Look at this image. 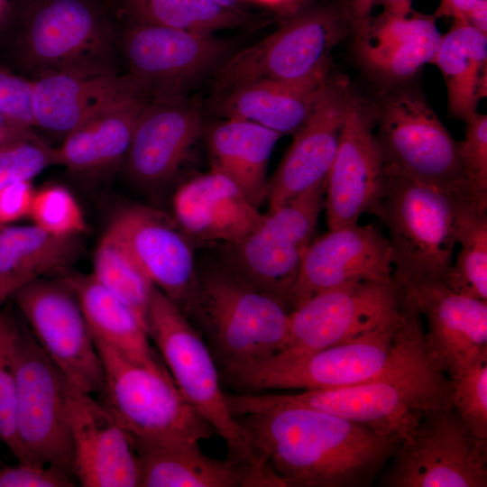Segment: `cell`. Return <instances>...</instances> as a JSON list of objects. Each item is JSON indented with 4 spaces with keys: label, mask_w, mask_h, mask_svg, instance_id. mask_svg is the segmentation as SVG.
I'll use <instances>...</instances> for the list:
<instances>
[{
    "label": "cell",
    "mask_w": 487,
    "mask_h": 487,
    "mask_svg": "<svg viewBox=\"0 0 487 487\" xmlns=\"http://www.w3.org/2000/svg\"><path fill=\"white\" fill-rule=\"evenodd\" d=\"M255 461L276 487H367L400 441L369 427L302 407L234 417Z\"/></svg>",
    "instance_id": "6da1fadb"
},
{
    "label": "cell",
    "mask_w": 487,
    "mask_h": 487,
    "mask_svg": "<svg viewBox=\"0 0 487 487\" xmlns=\"http://www.w3.org/2000/svg\"><path fill=\"white\" fill-rule=\"evenodd\" d=\"M451 379L426 348L391 372L366 382L294 393L228 392L232 414L302 407L363 424L383 437L401 439L427 412L452 406Z\"/></svg>",
    "instance_id": "7a4b0ae2"
},
{
    "label": "cell",
    "mask_w": 487,
    "mask_h": 487,
    "mask_svg": "<svg viewBox=\"0 0 487 487\" xmlns=\"http://www.w3.org/2000/svg\"><path fill=\"white\" fill-rule=\"evenodd\" d=\"M107 0H26L0 37V63L35 80L62 72H121Z\"/></svg>",
    "instance_id": "3957f363"
},
{
    "label": "cell",
    "mask_w": 487,
    "mask_h": 487,
    "mask_svg": "<svg viewBox=\"0 0 487 487\" xmlns=\"http://www.w3.org/2000/svg\"><path fill=\"white\" fill-rule=\"evenodd\" d=\"M400 317L349 342L287 361L262 359L220 372L236 393L311 391L355 385L378 378L425 349L422 318L401 297Z\"/></svg>",
    "instance_id": "277c9868"
},
{
    "label": "cell",
    "mask_w": 487,
    "mask_h": 487,
    "mask_svg": "<svg viewBox=\"0 0 487 487\" xmlns=\"http://www.w3.org/2000/svg\"><path fill=\"white\" fill-rule=\"evenodd\" d=\"M386 171L383 193L370 214L387 228L395 285L443 282L453 264L463 213L472 206L487 205V194L450 192Z\"/></svg>",
    "instance_id": "5b68a950"
},
{
    "label": "cell",
    "mask_w": 487,
    "mask_h": 487,
    "mask_svg": "<svg viewBox=\"0 0 487 487\" xmlns=\"http://www.w3.org/2000/svg\"><path fill=\"white\" fill-rule=\"evenodd\" d=\"M289 310L222 263L198 268L184 313L208 346L219 372L272 356L286 344Z\"/></svg>",
    "instance_id": "8992f818"
},
{
    "label": "cell",
    "mask_w": 487,
    "mask_h": 487,
    "mask_svg": "<svg viewBox=\"0 0 487 487\" xmlns=\"http://www.w3.org/2000/svg\"><path fill=\"white\" fill-rule=\"evenodd\" d=\"M368 109L387 169L450 192L487 193L468 180L457 142L418 89L392 85L379 93Z\"/></svg>",
    "instance_id": "52a82bcc"
},
{
    "label": "cell",
    "mask_w": 487,
    "mask_h": 487,
    "mask_svg": "<svg viewBox=\"0 0 487 487\" xmlns=\"http://www.w3.org/2000/svg\"><path fill=\"white\" fill-rule=\"evenodd\" d=\"M104 371L98 400L134 443L209 439V423L183 397L170 372L136 363L94 340Z\"/></svg>",
    "instance_id": "ba28073f"
},
{
    "label": "cell",
    "mask_w": 487,
    "mask_h": 487,
    "mask_svg": "<svg viewBox=\"0 0 487 487\" xmlns=\"http://www.w3.org/2000/svg\"><path fill=\"white\" fill-rule=\"evenodd\" d=\"M146 329L183 397L225 441L227 457L257 464L231 413L218 366L205 340L183 312L154 286Z\"/></svg>",
    "instance_id": "9c48e42d"
},
{
    "label": "cell",
    "mask_w": 487,
    "mask_h": 487,
    "mask_svg": "<svg viewBox=\"0 0 487 487\" xmlns=\"http://www.w3.org/2000/svg\"><path fill=\"white\" fill-rule=\"evenodd\" d=\"M349 33L331 8L300 13L262 40L230 55L216 72L214 91L260 81L304 82L328 78L332 50Z\"/></svg>",
    "instance_id": "30bf717a"
},
{
    "label": "cell",
    "mask_w": 487,
    "mask_h": 487,
    "mask_svg": "<svg viewBox=\"0 0 487 487\" xmlns=\"http://www.w3.org/2000/svg\"><path fill=\"white\" fill-rule=\"evenodd\" d=\"M14 364L20 463L51 466L73 476L69 382L19 318Z\"/></svg>",
    "instance_id": "8fae6325"
},
{
    "label": "cell",
    "mask_w": 487,
    "mask_h": 487,
    "mask_svg": "<svg viewBox=\"0 0 487 487\" xmlns=\"http://www.w3.org/2000/svg\"><path fill=\"white\" fill-rule=\"evenodd\" d=\"M383 487H486L487 439L452 407L425 414L400 439L380 475Z\"/></svg>",
    "instance_id": "7c38bea8"
},
{
    "label": "cell",
    "mask_w": 487,
    "mask_h": 487,
    "mask_svg": "<svg viewBox=\"0 0 487 487\" xmlns=\"http://www.w3.org/2000/svg\"><path fill=\"white\" fill-rule=\"evenodd\" d=\"M326 180L263 215L241 242L225 244L222 264L253 289L289 310L291 289L303 256L315 239L324 208Z\"/></svg>",
    "instance_id": "4fadbf2b"
},
{
    "label": "cell",
    "mask_w": 487,
    "mask_h": 487,
    "mask_svg": "<svg viewBox=\"0 0 487 487\" xmlns=\"http://www.w3.org/2000/svg\"><path fill=\"white\" fill-rule=\"evenodd\" d=\"M232 46L211 33L117 23L119 66L151 98L186 96L195 83L217 71Z\"/></svg>",
    "instance_id": "5bb4252c"
},
{
    "label": "cell",
    "mask_w": 487,
    "mask_h": 487,
    "mask_svg": "<svg viewBox=\"0 0 487 487\" xmlns=\"http://www.w3.org/2000/svg\"><path fill=\"white\" fill-rule=\"evenodd\" d=\"M400 308L394 281L359 280L326 289L289 311L286 344L268 358L287 361L349 342L396 321Z\"/></svg>",
    "instance_id": "9a60e30c"
},
{
    "label": "cell",
    "mask_w": 487,
    "mask_h": 487,
    "mask_svg": "<svg viewBox=\"0 0 487 487\" xmlns=\"http://www.w3.org/2000/svg\"><path fill=\"white\" fill-rule=\"evenodd\" d=\"M34 338L67 381L99 397L103 365L77 296L58 277L34 279L11 297Z\"/></svg>",
    "instance_id": "2e32d148"
},
{
    "label": "cell",
    "mask_w": 487,
    "mask_h": 487,
    "mask_svg": "<svg viewBox=\"0 0 487 487\" xmlns=\"http://www.w3.org/2000/svg\"><path fill=\"white\" fill-rule=\"evenodd\" d=\"M372 126L368 107L351 93L326 183L324 207L329 230L356 224L383 193L387 171Z\"/></svg>",
    "instance_id": "e0dca14e"
},
{
    "label": "cell",
    "mask_w": 487,
    "mask_h": 487,
    "mask_svg": "<svg viewBox=\"0 0 487 487\" xmlns=\"http://www.w3.org/2000/svg\"><path fill=\"white\" fill-rule=\"evenodd\" d=\"M145 274L185 313L195 289L198 267L192 242L168 214L143 205L120 209L108 227Z\"/></svg>",
    "instance_id": "ac0fdd59"
},
{
    "label": "cell",
    "mask_w": 487,
    "mask_h": 487,
    "mask_svg": "<svg viewBox=\"0 0 487 487\" xmlns=\"http://www.w3.org/2000/svg\"><path fill=\"white\" fill-rule=\"evenodd\" d=\"M359 280L393 281L387 237L372 225L329 230L307 249L290 292L289 311L326 289Z\"/></svg>",
    "instance_id": "d6986e66"
},
{
    "label": "cell",
    "mask_w": 487,
    "mask_h": 487,
    "mask_svg": "<svg viewBox=\"0 0 487 487\" xmlns=\"http://www.w3.org/2000/svg\"><path fill=\"white\" fill-rule=\"evenodd\" d=\"M68 410L72 473L78 482L84 487H139L133 444L107 408L69 382Z\"/></svg>",
    "instance_id": "ffe728a7"
},
{
    "label": "cell",
    "mask_w": 487,
    "mask_h": 487,
    "mask_svg": "<svg viewBox=\"0 0 487 487\" xmlns=\"http://www.w3.org/2000/svg\"><path fill=\"white\" fill-rule=\"evenodd\" d=\"M201 131V112L186 96L150 98L122 168L141 188L163 186L178 172Z\"/></svg>",
    "instance_id": "44dd1931"
},
{
    "label": "cell",
    "mask_w": 487,
    "mask_h": 487,
    "mask_svg": "<svg viewBox=\"0 0 487 487\" xmlns=\"http://www.w3.org/2000/svg\"><path fill=\"white\" fill-rule=\"evenodd\" d=\"M150 96L126 74L112 93L56 151V163L82 178H98L122 167L138 119Z\"/></svg>",
    "instance_id": "7402d4cb"
},
{
    "label": "cell",
    "mask_w": 487,
    "mask_h": 487,
    "mask_svg": "<svg viewBox=\"0 0 487 487\" xmlns=\"http://www.w3.org/2000/svg\"><path fill=\"white\" fill-rule=\"evenodd\" d=\"M399 290L426 317L427 354L450 379L487 350V301L458 294L437 280Z\"/></svg>",
    "instance_id": "603a6c76"
},
{
    "label": "cell",
    "mask_w": 487,
    "mask_h": 487,
    "mask_svg": "<svg viewBox=\"0 0 487 487\" xmlns=\"http://www.w3.org/2000/svg\"><path fill=\"white\" fill-rule=\"evenodd\" d=\"M350 94L346 83L331 81L313 114L293 134L292 142L269 179L268 211L326 180Z\"/></svg>",
    "instance_id": "cb8c5ba5"
},
{
    "label": "cell",
    "mask_w": 487,
    "mask_h": 487,
    "mask_svg": "<svg viewBox=\"0 0 487 487\" xmlns=\"http://www.w3.org/2000/svg\"><path fill=\"white\" fill-rule=\"evenodd\" d=\"M173 217L191 242H241L263 215L228 177L211 170L180 185L172 199Z\"/></svg>",
    "instance_id": "d4e9b609"
},
{
    "label": "cell",
    "mask_w": 487,
    "mask_h": 487,
    "mask_svg": "<svg viewBox=\"0 0 487 487\" xmlns=\"http://www.w3.org/2000/svg\"><path fill=\"white\" fill-rule=\"evenodd\" d=\"M139 487H275L251 463L207 456L195 441L134 443Z\"/></svg>",
    "instance_id": "484cf974"
},
{
    "label": "cell",
    "mask_w": 487,
    "mask_h": 487,
    "mask_svg": "<svg viewBox=\"0 0 487 487\" xmlns=\"http://www.w3.org/2000/svg\"><path fill=\"white\" fill-rule=\"evenodd\" d=\"M409 7L389 8L379 19L363 26L356 41L364 67L392 85L405 83L431 63L441 37L433 17L408 16Z\"/></svg>",
    "instance_id": "4316f807"
},
{
    "label": "cell",
    "mask_w": 487,
    "mask_h": 487,
    "mask_svg": "<svg viewBox=\"0 0 487 487\" xmlns=\"http://www.w3.org/2000/svg\"><path fill=\"white\" fill-rule=\"evenodd\" d=\"M331 80L260 81L219 96L217 113L225 118L258 124L281 135L294 134L310 117Z\"/></svg>",
    "instance_id": "83f0119b"
},
{
    "label": "cell",
    "mask_w": 487,
    "mask_h": 487,
    "mask_svg": "<svg viewBox=\"0 0 487 487\" xmlns=\"http://www.w3.org/2000/svg\"><path fill=\"white\" fill-rule=\"evenodd\" d=\"M59 278L77 296L94 340L106 344L136 363L169 372L152 347L144 325L129 306L92 274L68 271Z\"/></svg>",
    "instance_id": "f1b7e54d"
},
{
    "label": "cell",
    "mask_w": 487,
    "mask_h": 487,
    "mask_svg": "<svg viewBox=\"0 0 487 487\" xmlns=\"http://www.w3.org/2000/svg\"><path fill=\"white\" fill-rule=\"evenodd\" d=\"M281 136L253 122L225 118L208 133L211 170L232 179L259 208L267 199L269 160Z\"/></svg>",
    "instance_id": "f546056e"
},
{
    "label": "cell",
    "mask_w": 487,
    "mask_h": 487,
    "mask_svg": "<svg viewBox=\"0 0 487 487\" xmlns=\"http://www.w3.org/2000/svg\"><path fill=\"white\" fill-rule=\"evenodd\" d=\"M120 78L121 72H62L32 80L34 127L63 141L112 93Z\"/></svg>",
    "instance_id": "4dcf8cb0"
},
{
    "label": "cell",
    "mask_w": 487,
    "mask_h": 487,
    "mask_svg": "<svg viewBox=\"0 0 487 487\" xmlns=\"http://www.w3.org/2000/svg\"><path fill=\"white\" fill-rule=\"evenodd\" d=\"M441 71L449 114L465 122L477 113L487 92V34L467 21L455 19L441 37L431 61Z\"/></svg>",
    "instance_id": "1f68e13d"
},
{
    "label": "cell",
    "mask_w": 487,
    "mask_h": 487,
    "mask_svg": "<svg viewBox=\"0 0 487 487\" xmlns=\"http://www.w3.org/2000/svg\"><path fill=\"white\" fill-rule=\"evenodd\" d=\"M81 253L78 236H57L34 224L0 226V283L17 290L34 279L61 276Z\"/></svg>",
    "instance_id": "d6a6232c"
},
{
    "label": "cell",
    "mask_w": 487,
    "mask_h": 487,
    "mask_svg": "<svg viewBox=\"0 0 487 487\" xmlns=\"http://www.w3.org/2000/svg\"><path fill=\"white\" fill-rule=\"evenodd\" d=\"M117 23L211 33L244 26L250 16L213 0H107Z\"/></svg>",
    "instance_id": "836d02e7"
},
{
    "label": "cell",
    "mask_w": 487,
    "mask_h": 487,
    "mask_svg": "<svg viewBox=\"0 0 487 487\" xmlns=\"http://www.w3.org/2000/svg\"><path fill=\"white\" fill-rule=\"evenodd\" d=\"M91 274L129 306L146 328V316L154 285L126 247L108 230L95 250Z\"/></svg>",
    "instance_id": "e575fe53"
},
{
    "label": "cell",
    "mask_w": 487,
    "mask_h": 487,
    "mask_svg": "<svg viewBox=\"0 0 487 487\" xmlns=\"http://www.w3.org/2000/svg\"><path fill=\"white\" fill-rule=\"evenodd\" d=\"M455 263L443 280L453 291L487 301V206H472L462 215Z\"/></svg>",
    "instance_id": "d590c367"
},
{
    "label": "cell",
    "mask_w": 487,
    "mask_h": 487,
    "mask_svg": "<svg viewBox=\"0 0 487 487\" xmlns=\"http://www.w3.org/2000/svg\"><path fill=\"white\" fill-rule=\"evenodd\" d=\"M18 317L10 306L0 307V442L22 460L16 431V379L14 342Z\"/></svg>",
    "instance_id": "8d00e7d4"
},
{
    "label": "cell",
    "mask_w": 487,
    "mask_h": 487,
    "mask_svg": "<svg viewBox=\"0 0 487 487\" xmlns=\"http://www.w3.org/2000/svg\"><path fill=\"white\" fill-rule=\"evenodd\" d=\"M28 217L35 225L57 236H79L87 230L78 200L68 188L60 184L35 189Z\"/></svg>",
    "instance_id": "74e56055"
},
{
    "label": "cell",
    "mask_w": 487,
    "mask_h": 487,
    "mask_svg": "<svg viewBox=\"0 0 487 487\" xmlns=\"http://www.w3.org/2000/svg\"><path fill=\"white\" fill-rule=\"evenodd\" d=\"M56 163L55 147L31 130L0 143V188L31 181Z\"/></svg>",
    "instance_id": "f35d334b"
},
{
    "label": "cell",
    "mask_w": 487,
    "mask_h": 487,
    "mask_svg": "<svg viewBox=\"0 0 487 487\" xmlns=\"http://www.w3.org/2000/svg\"><path fill=\"white\" fill-rule=\"evenodd\" d=\"M451 381L452 407L476 436L487 439V350Z\"/></svg>",
    "instance_id": "ab89813d"
},
{
    "label": "cell",
    "mask_w": 487,
    "mask_h": 487,
    "mask_svg": "<svg viewBox=\"0 0 487 487\" xmlns=\"http://www.w3.org/2000/svg\"><path fill=\"white\" fill-rule=\"evenodd\" d=\"M464 123V138L457 142L459 160L468 180L487 190V116L477 112Z\"/></svg>",
    "instance_id": "60d3db41"
},
{
    "label": "cell",
    "mask_w": 487,
    "mask_h": 487,
    "mask_svg": "<svg viewBox=\"0 0 487 487\" xmlns=\"http://www.w3.org/2000/svg\"><path fill=\"white\" fill-rule=\"evenodd\" d=\"M32 81L0 63V115L23 128L34 127Z\"/></svg>",
    "instance_id": "b9f144b4"
},
{
    "label": "cell",
    "mask_w": 487,
    "mask_h": 487,
    "mask_svg": "<svg viewBox=\"0 0 487 487\" xmlns=\"http://www.w3.org/2000/svg\"><path fill=\"white\" fill-rule=\"evenodd\" d=\"M70 474L51 466L18 463L0 468V487H72Z\"/></svg>",
    "instance_id": "7bdbcfd3"
},
{
    "label": "cell",
    "mask_w": 487,
    "mask_h": 487,
    "mask_svg": "<svg viewBox=\"0 0 487 487\" xmlns=\"http://www.w3.org/2000/svg\"><path fill=\"white\" fill-rule=\"evenodd\" d=\"M34 191L31 181L12 183L0 188V226L29 216Z\"/></svg>",
    "instance_id": "ee69618b"
},
{
    "label": "cell",
    "mask_w": 487,
    "mask_h": 487,
    "mask_svg": "<svg viewBox=\"0 0 487 487\" xmlns=\"http://www.w3.org/2000/svg\"><path fill=\"white\" fill-rule=\"evenodd\" d=\"M481 0H441L436 15H449L457 20L466 21L473 7Z\"/></svg>",
    "instance_id": "f6af8a7d"
},
{
    "label": "cell",
    "mask_w": 487,
    "mask_h": 487,
    "mask_svg": "<svg viewBox=\"0 0 487 487\" xmlns=\"http://www.w3.org/2000/svg\"><path fill=\"white\" fill-rule=\"evenodd\" d=\"M26 0H0V37L20 13Z\"/></svg>",
    "instance_id": "bcb514c9"
},
{
    "label": "cell",
    "mask_w": 487,
    "mask_h": 487,
    "mask_svg": "<svg viewBox=\"0 0 487 487\" xmlns=\"http://www.w3.org/2000/svg\"><path fill=\"white\" fill-rule=\"evenodd\" d=\"M466 21L474 28L487 34V0H481L469 12Z\"/></svg>",
    "instance_id": "7dc6e473"
},
{
    "label": "cell",
    "mask_w": 487,
    "mask_h": 487,
    "mask_svg": "<svg viewBox=\"0 0 487 487\" xmlns=\"http://www.w3.org/2000/svg\"><path fill=\"white\" fill-rule=\"evenodd\" d=\"M33 129L16 126L7 122L0 115V143L25 133Z\"/></svg>",
    "instance_id": "c3c4849f"
},
{
    "label": "cell",
    "mask_w": 487,
    "mask_h": 487,
    "mask_svg": "<svg viewBox=\"0 0 487 487\" xmlns=\"http://www.w3.org/2000/svg\"><path fill=\"white\" fill-rule=\"evenodd\" d=\"M213 1L218 3L219 5L225 7L244 12V0H213Z\"/></svg>",
    "instance_id": "681fc988"
},
{
    "label": "cell",
    "mask_w": 487,
    "mask_h": 487,
    "mask_svg": "<svg viewBox=\"0 0 487 487\" xmlns=\"http://www.w3.org/2000/svg\"><path fill=\"white\" fill-rule=\"evenodd\" d=\"M389 4V8L407 7L409 0H385Z\"/></svg>",
    "instance_id": "f907efd6"
},
{
    "label": "cell",
    "mask_w": 487,
    "mask_h": 487,
    "mask_svg": "<svg viewBox=\"0 0 487 487\" xmlns=\"http://www.w3.org/2000/svg\"><path fill=\"white\" fill-rule=\"evenodd\" d=\"M12 294L11 292L5 288L4 286L0 285V307L11 298Z\"/></svg>",
    "instance_id": "816d5d0a"
},
{
    "label": "cell",
    "mask_w": 487,
    "mask_h": 487,
    "mask_svg": "<svg viewBox=\"0 0 487 487\" xmlns=\"http://www.w3.org/2000/svg\"><path fill=\"white\" fill-rule=\"evenodd\" d=\"M253 1L264 4V5H280V3H282V2H284L286 0H253Z\"/></svg>",
    "instance_id": "f5cc1de1"
}]
</instances>
